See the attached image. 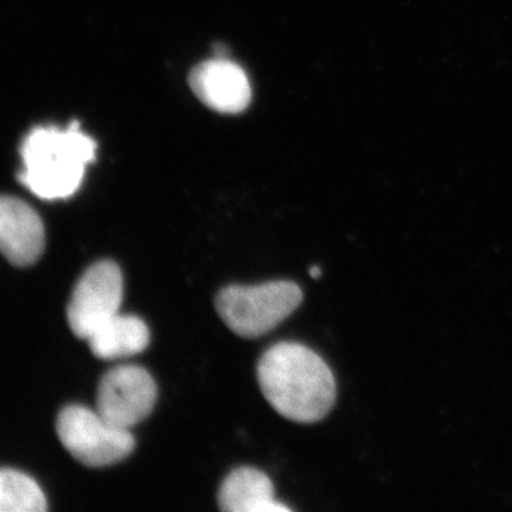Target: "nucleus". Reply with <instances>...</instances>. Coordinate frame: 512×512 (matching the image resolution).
I'll return each instance as SVG.
<instances>
[{"instance_id":"10","label":"nucleus","mask_w":512,"mask_h":512,"mask_svg":"<svg viewBox=\"0 0 512 512\" xmlns=\"http://www.w3.org/2000/svg\"><path fill=\"white\" fill-rule=\"evenodd\" d=\"M87 342L94 356L104 360L121 359L143 352L150 343V330L137 316L117 313L94 330Z\"/></svg>"},{"instance_id":"6","label":"nucleus","mask_w":512,"mask_h":512,"mask_svg":"<svg viewBox=\"0 0 512 512\" xmlns=\"http://www.w3.org/2000/svg\"><path fill=\"white\" fill-rule=\"evenodd\" d=\"M157 400V386L143 367L119 366L101 377L97 410L114 426L130 430L146 419Z\"/></svg>"},{"instance_id":"3","label":"nucleus","mask_w":512,"mask_h":512,"mask_svg":"<svg viewBox=\"0 0 512 512\" xmlns=\"http://www.w3.org/2000/svg\"><path fill=\"white\" fill-rule=\"evenodd\" d=\"M302 296L293 282L229 286L218 295L217 311L237 335L258 338L284 322L301 305Z\"/></svg>"},{"instance_id":"11","label":"nucleus","mask_w":512,"mask_h":512,"mask_svg":"<svg viewBox=\"0 0 512 512\" xmlns=\"http://www.w3.org/2000/svg\"><path fill=\"white\" fill-rule=\"evenodd\" d=\"M47 508L42 488L26 474L0 470V512H42Z\"/></svg>"},{"instance_id":"4","label":"nucleus","mask_w":512,"mask_h":512,"mask_svg":"<svg viewBox=\"0 0 512 512\" xmlns=\"http://www.w3.org/2000/svg\"><path fill=\"white\" fill-rule=\"evenodd\" d=\"M57 434L66 450L89 467L119 463L134 450L130 430L114 426L99 410L69 406L57 419Z\"/></svg>"},{"instance_id":"8","label":"nucleus","mask_w":512,"mask_h":512,"mask_svg":"<svg viewBox=\"0 0 512 512\" xmlns=\"http://www.w3.org/2000/svg\"><path fill=\"white\" fill-rule=\"evenodd\" d=\"M45 249V225L29 204L0 197V254L10 264H35Z\"/></svg>"},{"instance_id":"2","label":"nucleus","mask_w":512,"mask_h":512,"mask_svg":"<svg viewBox=\"0 0 512 512\" xmlns=\"http://www.w3.org/2000/svg\"><path fill=\"white\" fill-rule=\"evenodd\" d=\"M96 143L79 124L67 130L37 127L22 144L19 181L42 200L72 197L82 185L86 167L96 158Z\"/></svg>"},{"instance_id":"12","label":"nucleus","mask_w":512,"mask_h":512,"mask_svg":"<svg viewBox=\"0 0 512 512\" xmlns=\"http://www.w3.org/2000/svg\"><path fill=\"white\" fill-rule=\"evenodd\" d=\"M320 275H322V271H320L319 266H313V268L311 269L312 278L318 279L320 278Z\"/></svg>"},{"instance_id":"9","label":"nucleus","mask_w":512,"mask_h":512,"mask_svg":"<svg viewBox=\"0 0 512 512\" xmlns=\"http://www.w3.org/2000/svg\"><path fill=\"white\" fill-rule=\"evenodd\" d=\"M221 510L227 512L289 511L275 498L274 485L262 471L238 468L221 485L218 495Z\"/></svg>"},{"instance_id":"1","label":"nucleus","mask_w":512,"mask_h":512,"mask_svg":"<svg viewBox=\"0 0 512 512\" xmlns=\"http://www.w3.org/2000/svg\"><path fill=\"white\" fill-rule=\"evenodd\" d=\"M262 393L276 412L298 423L322 420L336 399V382L325 360L298 343H279L258 363Z\"/></svg>"},{"instance_id":"7","label":"nucleus","mask_w":512,"mask_h":512,"mask_svg":"<svg viewBox=\"0 0 512 512\" xmlns=\"http://www.w3.org/2000/svg\"><path fill=\"white\" fill-rule=\"evenodd\" d=\"M190 86L205 106L220 113H241L251 103L247 74L227 57H215L198 64L192 70Z\"/></svg>"},{"instance_id":"5","label":"nucleus","mask_w":512,"mask_h":512,"mask_svg":"<svg viewBox=\"0 0 512 512\" xmlns=\"http://www.w3.org/2000/svg\"><path fill=\"white\" fill-rule=\"evenodd\" d=\"M123 275L111 261L90 266L74 286L67 306V320L74 335L89 339L104 322L120 313Z\"/></svg>"}]
</instances>
